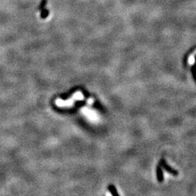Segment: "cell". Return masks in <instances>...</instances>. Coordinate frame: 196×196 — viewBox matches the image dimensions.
Segmentation results:
<instances>
[{
  "label": "cell",
  "instance_id": "6da1fadb",
  "mask_svg": "<svg viewBox=\"0 0 196 196\" xmlns=\"http://www.w3.org/2000/svg\"><path fill=\"white\" fill-rule=\"evenodd\" d=\"M83 99V95L81 92H76L73 96H72L71 98L68 100H62V99H57L56 105L59 107H71L74 105L75 101L76 100H82Z\"/></svg>",
  "mask_w": 196,
  "mask_h": 196
},
{
  "label": "cell",
  "instance_id": "7a4b0ae2",
  "mask_svg": "<svg viewBox=\"0 0 196 196\" xmlns=\"http://www.w3.org/2000/svg\"><path fill=\"white\" fill-rule=\"evenodd\" d=\"M159 166L163 167L166 171H167V172L169 173V174H172V175L174 176L178 175V171H176L175 169H174V168H171V166H168L167 163H166V162L165 161V160H163V159H161V160H159Z\"/></svg>",
  "mask_w": 196,
  "mask_h": 196
},
{
  "label": "cell",
  "instance_id": "3957f363",
  "mask_svg": "<svg viewBox=\"0 0 196 196\" xmlns=\"http://www.w3.org/2000/svg\"><path fill=\"white\" fill-rule=\"evenodd\" d=\"M156 176H157L158 181L159 182H162L163 181V171H162L161 166H160L159 165L157 166V168H156Z\"/></svg>",
  "mask_w": 196,
  "mask_h": 196
},
{
  "label": "cell",
  "instance_id": "277c9868",
  "mask_svg": "<svg viewBox=\"0 0 196 196\" xmlns=\"http://www.w3.org/2000/svg\"><path fill=\"white\" fill-rule=\"evenodd\" d=\"M108 190L111 192V193L112 194L113 196H119V192H118L117 190H116V187L114 186L113 185H110L109 186H108Z\"/></svg>",
  "mask_w": 196,
  "mask_h": 196
},
{
  "label": "cell",
  "instance_id": "5b68a950",
  "mask_svg": "<svg viewBox=\"0 0 196 196\" xmlns=\"http://www.w3.org/2000/svg\"><path fill=\"white\" fill-rule=\"evenodd\" d=\"M49 14H50V11L47 9H46L45 7L41 10V18H42V19L47 18Z\"/></svg>",
  "mask_w": 196,
  "mask_h": 196
},
{
  "label": "cell",
  "instance_id": "8992f818",
  "mask_svg": "<svg viewBox=\"0 0 196 196\" xmlns=\"http://www.w3.org/2000/svg\"><path fill=\"white\" fill-rule=\"evenodd\" d=\"M47 0H42L40 5L39 6L38 9H39V10H41L42 9L44 8V7H45V6H46V4H47Z\"/></svg>",
  "mask_w": 196,
  "mask_h": 196
}]
</instances>
